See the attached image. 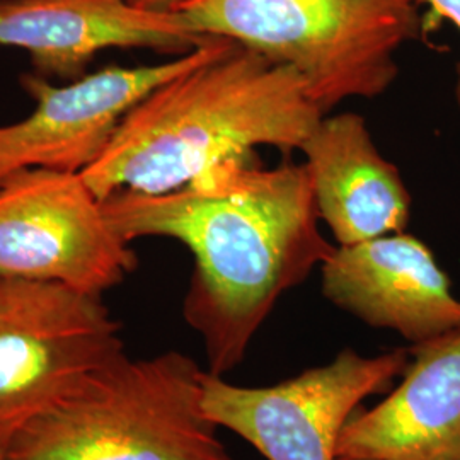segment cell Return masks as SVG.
I'll list each match as a JSON object with an SVG mask.
<instances>
[{"mask_svg": "<svg viewBox=\"0 0 460 460\" xmlns=\"http://www.w3.org/2000/svg\"><path fill=\"white\" fill-rule=\"evenodd\" d=\"M252 155L224 161L169 193L116 191L102 199L127 243L171 237L191 251L182 314L203 340L207 372L218 377L243 363L279 296L334 251L317 226L305 164L268 169Z\"/></svg>", "mask_w": 460, "mask_h": 460, "instance_id": "cell-1", "label": "cell"}, {"mask_svg": "<svg viewBox=\"0 0 460 460\" xmlns=\"http://www.w3.org/2000/svg\"><path fill=\"white\" fill-rule=\"evenodd\" d=\"M324 116L296 68L235 43L133 106L81 174L99 199L163 195L256 147L300 150Z\"/></svg>", "mask_w": 460, "mask_h": 460, "instance_id": "cell-2", "label": "cell"}, {"mask_svg": "<svg viewBox=\"0 0 460 460\" xmlns=\"http://www.w3.org/2000/svg\"><path fill=\"white\" fill-rule=\"evenodd\" d=\"M198 363L127 353L22 428L4 460H234L201 408Z\"/></svg>", "mask_w": 460, "mask_h": 460, "instance_id": "cell-3", "label": "cell"}, {"mask_svg": "<svg viewBox=\"0 0 460 460\" xmlns=\"http://www.w3.org/2000/svg\"><path fill=\"white\" fill-rule=\"evenodd\" d=\"M421 0H188L176 9L199 36H222L292 66L328 115L345 99L377 98L395 55L421 31Z\"/></svg>", "mask_w": 460, "mask_h": 460, "instance_id": "cell-4", "label": "cell"}, {"mask_svg": "<svg viewBox=\"0 0 460 460\" xmlns=\"http://www.w3.org/2000/svg\"><path fill=\"white\" fill-rule=\"evenodd\" d=\"M119 329L99 296L0 277V450L125 353Z\"/></svg>", "mask_w": 460, "mask_h": 460, "instance_id": "cell-5", "label": "cell"}, {"mask_svg": "<svg viewBox=\"0 0 460 460\" xmlns=\"http://www.w3.org/2000/svg\"><path fill=\"white\" fill-rule=\"evenodd\" d=\"M408 363V348L372 358L346 348L271 387H239L205 372L201 408L268 460H336L346 421L367 397L389 391Z\"/></svg>", "mask_w": 460, "mask_h": 460, "instance_id": "cell-6", "label": "cell"}, {"mask_svg": "<svg viewBox=\"0 0 460 460\" xmlns=\"http://www.w3.org/2000/svg\"><path fill=\"white\" fill-rule=\"evenodd\" d=\"M137 264L81 172L30 169L0 186V277L101 296Z\"/></svg>", "mask_w": 460, "mask_h": 460, "instance_id": "cell-7", "label": "cell"}, {"mask_svg": "<svg viewBox=\"0 0 460 460\" xmlns=\"http://www.w3.org/2000/svg\"><path fill=\"white\" fill-rule=\"evenodd\" d=\"M235 43L208 36L199 47L159 66H106L66 85L40 74L21 77L36 101L22 121L0 127V186L21 171L83 172L110 144L119 121L159 85L220 57Z\"/></svg>", "mask_w": 460, "mask_h": 460, "instance_id": "cell-8", "label": "cell"}, {"mask_svg": "<svg viewBox=\"0 0 460 460\" xmlns=\"http://www.w3.org/2000/svg\"><path fill=\"white\" fill-rule=\"evenodd\" d=\"M323 268V294L374 328L412 345L460 329V300L431 249L397 232L334 247Z\"/></svg>", "mask_w": 460, "mask_h": 460, "instance_id": "cell-9", "label": "cell"}, {"mask_svg": "<svg viewBox=\"0 0 460 460\" xmlns=\"http://www.w3.org/2000/svg\"><path fill=\"white\" fill-rule=\"evenodd\" d=\"M207 38L176 11L144 9L132 0H0V47L26 49L36 74L70 83L104 49L181 57Z\"/></svg>", "mask_w": 460, "mask_h": 460, "instance_id": "cell-10", "label": "cell"}, {"mask_svg": "<svg viewBox=\"0 0 460 460\" xmlns=\"http://www.w3.org/2000/svg\"><path fill=\"white\" fill-rule=\"evenodd\" d=\"M408 349L402 382L351 414L336 460H460V329Z\"/></svg>", "mask_w": 460, "mask_h": 460, "instance_id": "cell-11", "label": "cell"}, {"mask_svg": "<svg viewBox=\"0 0 460 460\" xmlns=\"http://www.w3.org/2000/svg\"><path fill=\"white\" fill-rule=\"evenodd\" d=\"M319 218L340 246L406 229L411 195L380 152L362 116H324L300 148Z\"/></svg>", "mask_w": 460, "mask_h": 460, "instance_id": "cell-12", "label": "cell"}, {"mask_svg": "<svg viewBox=\"0 0 460 460\" xmlns=\"http://www.w3.org/2000/svg\"><path fill=\"white\" fill-rule=\"evenodd\" d=\"M429 4L435 13L447 17L450 22H454L460 31V0H421ZM456 99L460 108V64L457 66V84H456Z\"/></svg>", "mask_w": 460, "mask_h": 460, "instance_id": "cell-13", "label": "cell"}, {"mask_svg": "<svg viewBox=\"0 0 460 460\" xmlns=\"http://www.w3.org/2000/svg\"><path fill=\"white\" fill-rule=\"evenodd\" d=\"M132 2L144 9H152V11H176L188 0H132Z\"/></svg>", "mask_w": 460, "mask_h": 460, "instance_id": "cell-14", "label": "cell"}, {"mask_svg": "<svg viewBox=\"0 0 460 460\" xmlns=\"http://www.w3.org/2000/svg\"><path fill=\"white\" fill-rule=\"evenodd\" d=\"M0 460H4V450H0Z\"/></svg>", "mask_w": 460, "mask_h": 460, "instance_id": "cell-15", "label": "cell"}]
</instances>
